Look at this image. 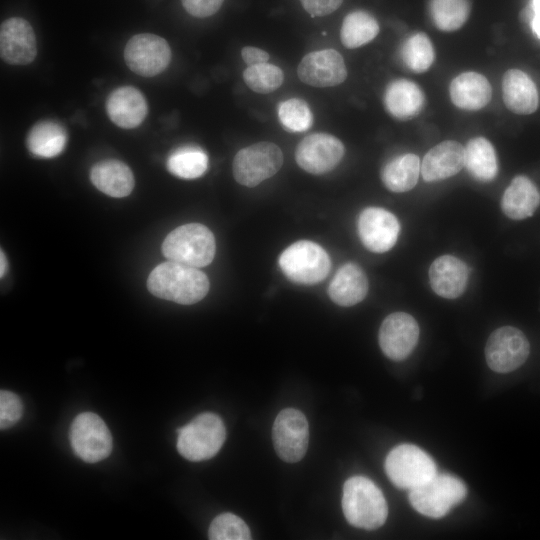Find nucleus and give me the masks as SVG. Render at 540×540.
<instances>
[{"label": "nucleus", "mask_w": 540, "mask_h": 540, "mask_svg": "<svg viewBox=\"0 0 540 540\" xmlns=\"http://www.w3.org/2000/svg\"><path fill=\"white\" fill-rule=\"evenodd\" d=\"M147 287L158 298L190 305L206 296L210 283L199 268L168 260L151 271Z\"/></svg>", "instance_id": "obj_1"}, {"label": "nucleus", "mask_w": 540, "mask_h": 540, "mask_svg": "<svg viewBox=\"0 0 540 540\" xmlns=\"http://www.w3.org/2000/svg\"><path fill=\"white\" fill-rule=\"evenodd\" d=\"M342 509L352 526L367 530L381 527L388 516V506L382 491L364 476H353L346 480Z\"/></svg>", "instance_id": "obj_2"}, {"label": "nucleus", "mask_w": 540, "mask_h": 540, "mask_svg": "<svg viewBox=\"0 0 540 540\" xmlns=\"http://www.w3.org/2000/svg\"><path fill=\"white\" fill-rule=\"evenodd\" d=\"M215 251L213 233L200 223H188L175 228L162 244V253L168 260L196 268L209 265Z\"/></svg>", "instance_id": "obj_3"}, {"label": "nucleus", "mask_w": 540, "mask_h": 540, "mask_svg": "<svg viewBox=\"0 0 540 540\" xmlns=\"http://www.w3.org/2000/svg\"><path fill=\"white\" fill-rule=\"evenodd\" d=\"M225 438L222 419L214 413L204 412L178 429L177 450L185 459L199 462L214 457Z\"/></svg>", "instance_id": "obj_4"}, {"label": "nucleus", "mask_w": 540, "mask_h": 540, "mask_svg": "<svg viewBox=\"0 0 540 540\" xmlns=\"http://www.w3.org/2000/svg\"><path fill=\"white\" fill-rule=\"evenodd\" d=\"M465 484L450 474H436L422 485L411 489L409 501L424 516L441 518L466 497Z\"/></svg>", "instance_id": "obj_5"}, {"label": "nucleus", "mask_w": 540, "mask_h": 540, "mask_svg": "<svg viewBox=\"0 0 540 540\" xmlns=\"http://www.w3.org/2000/svg\"><path fill=\"white\" fill-rule=\"evenodd\" d=\"M279 266L291 281L310 285L322 281L328 275L331 261L320 245L300 240L281 253Z\"/></svg>", "instance_id": "obj_6"}, {"label": "nucleus", "mask_w": 540, "mask_h": 540, "mask_svg": "<svg viewBox=\"0 0 540 540\" xmlns=\"http://www.w3.org/2000/svg\"><path fill=\"white\" fill-rule=\"evenodd\" d=\"M385 471L390 481L401 489H414L437 474L434 460L421 448L401 444L386 457Z\"/></svg>", "instance_id": "obj_7"}, {"label": "nucleus", "mask_w": 540, "mask_h": 540, "mask_svg": "<svg viewBox=\"0 0 540 540\" xmlns=\"http://www.w3.org/2000/svg\"><path fill=\"white\" fill-rule=\"evenodd\" d=\"M279 146L261 141L239 150L233 159V176L241 185L255 187L274 176L283 165Z\"/></svg>", "instance_id": "obj_8"}, {"label": "nucleus", "mask_w": 540, "mask_h": 540, "mask_svg": "<svg viewBox=\"0 0 540 540\" xmlns=\"http://www.w3.org/2000/svg\"><path fill=\"white\" fill-rule=\"evenodd\" d=\"M74 453L87 463L107 458L113 447L111 433L100 416L92 412L78 414L69 431Z\"/></svg>", "instance_id": "obj_9"}, {"label": "nucleus", "mask_w": 540, "mask_h": 540, "mask_svg": "<svg viewBox=\"0 0 540 540\" xmlns=\"http://www.w3.org/2000/svg\"><path fill=\"white\" fill-rule=\"evenodd\" d=\"M126 65L134 73L152 77L163 72L171 61L168 42L155 34L142 33L132 36L124 49Z\"/></svg>", "instance_id": "obj_10"}, {"label": "nucleus", "mask_w": 540, "mask_h": 540, "mask_svg": "<svg viewBox=\"0 0 540 540\" xmlns=\"http://www.w3.org/2000/svg\"><path fill=\"white\" fill-rule=\"evenodd\" d=\"M529 342L522 331L512 326L496 329L485 346L488 366L497 373H509L519 368L528 358Z\"/></svg>", "instance_id": "obj_11"}, {"label": "nucleus", "mask_w": 540, "mask_h": 540, "mask_svg": "<svg viewBox=\"0 0 540 540\" xmlns=\"http://www.w3.org/2000/svg\"><path fill=\"white\" fill-rule=\"evenodd\" d=\"M272 439L275 451L283 461H300L307 451L309 441L305 415L295 408L281 410L273 423Z\"/></svg>", "instance_id": "obj_12"}, {"label": "nucleus", "mask_w": 540, "mask_h": 540, "mask_svg": "<svg viewBox=\"0 0 540 540\" xmlns=\"http://www.w3.org/2000/svg\"><path fill=\"white\" fill-rule=\"evenodd\" d=\"M344 153V145L337 137L328 133H313L299 142L295 160L304 171L321 175L333 170Z\"/></svg>", "instance_id": "obj_13"}, {"label": "nucleus", "mask_w": 540, "mask_h": 540, "mask_svg": "<svg viewBox=\"0 0 540 540\" xmlns=\"http://www.w3.org/2000/svg\"><path fill=\"white\" fill-rule=\"evenodd\" d=\"M299 79L310 86L325 88L343 83L348 75L342 55L334 49L306 54L297 68Z\"/></svg>", "instance_id": "obj_14"}, {"label": "nucleus", "mask_w": 540, "mask_h": 540, "mask_svg": "<svg viewBox=\"0 0 540 540\" xmlns=\"http://www.w3.org/2000/svg\"><path fill=\"white\" fill-rule=\"evenodd\" d=\"M358 235L371 252L384 253L397 242L400 224L394 214L380 207L364 209L357 222Z\"/></svg>", "instance_id": "obj_15"}, {"label": "nucleus", "mask_w": 540, "mask_h": 540, "mask_svg": "<svg viewBox=\"0 0 540 540\" xmlns=\"http://www.w3.org/2000/svg\"><path fill=\"white\" fill-rule=\"evenodd\" d=\"M418 339V323L413 316L405 312L388 315L379 329L380 348L394 361L407 358L416 347Z\"/></svg>", "instance_id": "obj_16"}, {"label": "nucleus", "mask_w": 540, "mask_h": 540, "mask_svg": "<svg viewBox=\"0 0 540 540\" xmlns=\"http://www.w3.org/2000/svg\"><path fill=\"white\" fill-rule=\"evenodd\" d=\"M0 55L12 65H28L36 58V37L30 23L20 17H12L1 23Z\"/></svg>", "instance_id": "obj_17"}, {"label": "nucleus", "mask_w": 540, "mask_h": 540, "mask_svg": "<svg viewBox=\"0 0 540 540\" xmlns=\"http://www.w3.org/2000/svg\"><path fill=\"white\" fill-rule=\"evenodd\" d=\"M469 269L459 258L442 255L436 258L429 269V282L432 290L439 296L455 299L467 287Z\"/></svg>", "instance_id": "obj_18"}, {"label": "nucleus", "mask_w": 540, "mask_h": 540, "mask_svg": "<svg viewBox=\"0 0 540 540\" xmlns=\"http://www.w3.org/2000/svg\"><path fill=\"white\" fill-rule=\"evenodd\" d=\"M106 112L117 126L132 129L143 122L148 112V105L138 89L132 86H121L108 96Z\"/></svg>", "instance_id": "obj_19"}, {"label": "nucleus", "mask_w": 540, "mask_h": 540, "mask_svg": "<svg viewBox=\"0 0 540 540\" xmlns=\"http://www.w3.org/2000/svg\"><path fill=\"white\" fill-rule=\"evenodd\" d=\"M464 147L446 140L431 148L421 162V175L426 182L441 181L456 175L464 166Z\"/></svg>", "instance_id": "obj_20"}, {"label": "nucleus", "mask_w": 540, "mask_h": 540, "mask_svg": "<svg viewBox=\"0 0 540 540\" xmlns=\"http://www.w3.org/2000/svg\"><path fill=\"white\" fill-rule=\"evenodd\" d=\"M383 102L385 109L392 117L406 121L421 113L425 97L415 82L408 79H396L387 85Z\"/></svg>", "instance_id": "obj_21"}, {"label": "nucleus", "mask_w": 540, "mask_h": 540, "mask_svg": "<svg viewBox=\"0 0 540 540\" xmlns=\"http://www.w3.org/2000/svg\"><path fill=\"white\" fill-rule=\"evenodd\" d=\"M505 106L515 114L528 115L536 111L538 91L533 80L519 69H509L502 79Z\"/></svg>", "instance_id": "obj_22"}, {"label": "nucleus", "mask_w": 540, "mask_h": 540, "mask_svg": "<svg viewBox=\"0 0 540 540\" xmlns=\"http://www.w3.org/2000/svg\"><path fill=\"white\" fill-rule=\"evenodd\" d=\"M449 94L452 103L463 110L476 111L491 100L492 88L485 76L477 72H464L450 83Z\"/></svg>", "instance_id": "obj_23"}, {"label": "nucleus", "mask_w": 540, "mask_h": 540, "mask_svg": "<svg viewBox=\"0 0 540 540\" xmlns=\"http://www.w3.org/2000/svg\"><path fill=\"white\" fill-rule=\"evenodd\" d=\"M367 292V276L362 268L354 263H346L340 267L328 287L330 299L343 307L361 302Z\"/></svg>", "instance_id": "obj_24"}, {"label": "nucleus", "mask_w": 540, "mask_h": 540, "mask_svg": "<svg viewBox=\"0 0 540 540\" xmlns=\"http://www.w3.org/2000/svg\"><path fill=\"white\" fill-rule=\"evenodd\" d=\"M90 179L98 190L115 198L128 196L134 188V176L131 169L125 163L115 159L95 164L91 169Z\"/></svg>", "instance_id": "obj_25"}, {"label": "nucleus", "mask_w": 540, "mask_h": 540, "mask_svg": "<svg viewBox=\"0 0 540 540\" xmlns=\"http://www.w3.org/2000/svg\"><path fill=\"white\" fill-rule=\"evenodd\" d=\"M540 204V192L526 176H516L506 188L501 208L513 220H522L533 215Z\"/></svg>", "instance_id": "obj_26"}, {"label": "nucleus", "mask_w": 540, "mask_h": 540, "mask_svg": "<svg viewBox=\"0 0 540 540\" xmlns=\"http://www.w3.org/2000/svg\"><path fill=\"white\" fill-rule=\"evenodd\" d=\"M464 166L478 181H492L498 171V162L492 143L484 137H474L465 146Z\"/></svg>", "instance_id": "obj_27"}, {"label": "nucleus", "mask_w": 540, "mask_h": 540, "mask_svg": "<svg viewBox=\"0 0 540 540\" xmlns=\"http://www.w3.org/2000/svg\"><path fill=\"white\" fill-rule=\"evenodd\" d=\"M67 143L65 128L54 121L45 120L35 124L27 136L29 151L41 158H53L59 155Z\"/></svg>", "instance_id": "obj_28"}, {"label": "nucleus", "mask_w": 540, "mask_h": 540, "mask_svg": "<svg viewBox=\"0 0 540 540\" xmlns=\"http://www.w3.org/2000/svg\"><path fill=\"white\" fill-rule=\"evenodd\" d=\"M420 173L419 157L407 153L393 158L383 167L381 180L388 190L402 193L415 187Z\"/></svg>", "instance_id": "obj_29"}, {"label": "nucleus", "mask_w": 540, "mask_h": 540, "mask_svg": "<svg viewBox=\"0 0 540 540\" xmlns=\"http://www.w3.org/2000/svg\"><path fill=\"white\" fill-rule=\"evenodd\" d=\"M379 29V24L373 15L364 10H355L343 19L340 40L344 47L355 49L375 39Z\"/></svg>", "instance_id": "obj_30"}, {"label": "nucleus", "mask_w": 540, "mask_h": 540, "mask_svg": "<svg viewBox=\"0 0 540 540\" xmlns=\"http://www.w3.org/2000/svg\"><path fill=\"white\" fill-rule=\"evenodd\" d=\"M208 167V156L199 147L187 145L173 151L167 159V169L179 178L195 179Z\"/></svg>", "instance_id": "obj_31"}, {"label": "nucleus", "mask_w": 540, "mask_h": 540, "mask_svg": "<svg viewBox=\"0 0 540 540\" xmlns=\"http://www.w3.org/2000/svg\"><path fill=\"white\" fill-rule=\"evenodd\" d=\"M430 16L441 31L452 32L461 28L470 15L469 0H431Z\"/></svg>", "instance_id": "obj_32"}, {"label": "nucleus", "mask_w": 540, "mask_h": 540, "mask_svg": "<svg viewBox=\"0 0 540 540\" xmlns=\"http://www.w3.org/2000/svg\"><path fill=\"white\" fill-rule=\"evenodd\" d=\"M400 55L405 66L415 73L427 71L435 58L432 42L423 32L408 37L401 47Z\"/></svg>", "instance_id": "obj_33"}, {"label": "nucleus", "mask_w": 540, "mask_h": 540, "mask_svg": "<svg viewBox=\"0 0 540 540\" xmlns=\"http://www.w3.org/2000/svg\"><path fill=\"white\" fill-rule=\"evenodd\" d=\"M245 84L254 92L268 94L277 90L284 82L282 69L269 62L247 66L243 71Z\"/></svg>", "instance_id": "obj_34"}, {"label": "nucleus", "mask_w": 540, "mask_h": 540, "mask_svg": "<svg viewBox=\"0 0 540 540\" xmlns=\"http://www.w3.org/2000/svg\"><path fill=\"white\" fill-rule=\"evenodd\" d=\"M278 120L289 132L307 131L313 123V114L307 102L300 98H289L278 104Z\"/></svg>", "instance_id": "obj_35"}, {"label": "nucleus", "mask_w": 540, "mask_h": 540, "mask_svg": "<svg viewBox=\"0 0 540 540\" xmlns=\"http://www.w3.org/2000/svg\"><path fill=\"white\" fill-rule=\"evenodd\" d=\"M208 537L211 540H248L251 539V532L240 517L227 512L213 519Z\"/></svg>", "instance_id": "obj_36"}, {"label": "nucleus", "mask_w": 540, "mask_h": 540, "mask_svg": "<svg viewBox=\"0 0 540 540\" xmlns=\"http://www.w3.org/2000/svg\"><path fill=\"white\" fill-rule=\"evenodd\" d=\"M23 405L13 392L2 390L0 392V428L7 429L14 426L22 417Z\"/></svg>", "instance_id": "obj_37"}, {"label": "nucleus", "mask_w": 540, "mask_h": 540, "mask_svg": "<svg viewBox=\"0 0 540 540\" xmlns=\"http://www.w3.org/2000/svg\"><path fill=\"white\" fill-rule=\"evenodd\" d=\"M184 9L192 16L205 18L215 14L224 0H181Z\"/></svg>", "instance_id": "obj_38"}, {"label": "nucleus", "mask_w": 540, "mask_h": 540, "mask_svg": "<svg viewBox=\"0 0 540 540\" xmlns=\"http://www.w3.org/2000/svg\"><path fill=\"white\" fill-rule=\"evenodd\" d=\"M300 2L311 17H323L336 11L343 0H300Z\"/></svg>", "instance_id": "obj_39"}, {"label": "nucleus", "mask_w": 540, "mask_h": 540, "mask_svg": "<svg viewBox=\"0 0 540 540\" xmlns=\"http://www.w3.org/2000/svg\"><path fill=\"white\" fill-rule=\"evenodd\" d=\"M241 57L247 66L268 62L270 55L263 49L245 46L241 50Z\"/></svg>", "instance_id": "obj_40"}, {"label": "nucleus", "mask_w": 540, "mask_h": 540, "mask_svg": "<svg viewBox=\"0 0 540 540\" xmlns=\"http://www.w3.org/2000/svg\"><path fill=\"white\" fill-rule=\"evenodd\" d=\"M531 7L533 9V20L531 26L534 33L540 38V0H533Z\"/></svg>", "instance_id": "obj_41"}, {"label": "nucleus", "mask_w": 540, "mask_h": 540, "mask_svg": "<svg viewBox=\"0 0 540 540\" xmlns=\"http://www.w3.org/2000/svg\"><path fill=\"white\" fill-rule=\"evenodd\" d=\"M1 261H0V264H1V267H0V272H1V277H3V275L5 274L6 270H7V260H6V256L4 255L3 251L1 250Z\"/></svg>", "instance_id": "obj_42"}]
</instances>
